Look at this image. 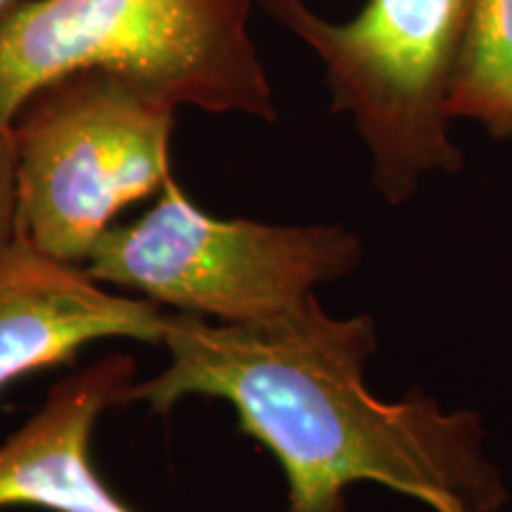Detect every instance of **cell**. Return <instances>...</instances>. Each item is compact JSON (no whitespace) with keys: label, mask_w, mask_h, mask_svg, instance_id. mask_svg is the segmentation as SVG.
I'll list each match as a JSON object with an SVG mask.
<instances>
[{"label":"cell","mask_w":512,"mask_h":512,"mask_svg":"<svg viewBox=\"0 0 512 512\" xmlns=\"http://www.w3.org/2000/svg\"><path fill=\"white\" fill-rule=\"evenodd\" d=\"M169 363L133 382L124 406L169 413L190 396L226 401L245 437L278 460L285 512H349L347 489L380 484L432 512H501L510 501L475 411L446 413L420 387L382 401L366 384L370 313L335 318L313 294L252 325L166 313Z\"/></svg>","instance_id":"cell-1"},{"label":"cell","mask_w":512,"mask_h":512,"mask_svg":"<svg viewBox=\"0 0 512 512\" xmlns=\"http://www.w3.org/2000/svg\"><path fill=\"white\" fill-rule=\"evenodd\" d=\"M254 0H24L0 12V121L43 83L107 69L176 107L278 119Z\"/></svg>","instance_id":"cell-2"},{"label":"cell","mask_w":512,"mask_h":512,"mask_svg":"<svg viewBox=\"0 0 512 512\" xmlns=\"http://www.w3.org/2000/svg\"><path fill=\"white\" fill-rule=\"evenodd\" d=\"M178 107L107 69H76L38 86L12 117L17 238L67 264L131 204L171 181Z\"/></svg>","instance_id":"cell-3"},{"label":"cell","mask_w":512,"mask_h":512,"mask_svg":"<svg viewBox=\"0 0 512 512\" xmlns=\"http://www.w3.org/2000/svg\"><path fill=\"white\" fill-rule=\"evenodd\" d=\"M361 259L354 230L219 219L171 178L145 214L102 235L83 268L164 311L252 325L299 309L318 285L351 275Z\"/></svg>","instance_id":"cell-4"},{"label":"cell","mask_w":512,"mask_h":512,"mask_svg":"<svg viewBox=\"0 0 512 512\" xmlns=\"http://www.w3.org/2000/svg\"><path fill=\"white\" fill-rule=\"evenodd\" d=\"M256 3L323 60L332 112L354 119L384 202H408L427 176L463 169L448 93L467 0H368L347 24L318 17L304 0Z\"/></svg>","instance_id":"cell-5"},{"label":"cell","mask_w":512,"mask_h":512,"mask_svg":"<svg viewBox=\"0 0 512 512\" xmlns=\"http://www.w3.org/2000/svg\"><path fill=\"white\" fill-rule=\"evenodd\" d=\"M166 313L98 283L79 264L12 240L0 247V394L27 375L72 366L102 339L162 347Z\"/></svg>","instance_id":"cell-6"},{"label":"cell","mask_w":512,"mask_h":512,"mask_svg":"<svg viewBox=\"0 0 512 512\" xmlns=\"http://www.w3.org/2000/svg\"><path fill=\"white\" fill-rule=\"evenodd\" d=\"M136 373V358L117 351L50 389L41 408L0 441V510L140 512L93 458L95 427L110 408L124 406Z\"/></svg>","instance_id":"cell-7"},{"label":"cell","mask_w":512,"mask_h":512,"mask_svg":"<svg viewBox=\"0 0 512 512\" xmlns=\"http://www.w3.org/2000/svg\"><path fill=\"white\" fill-rule=\"evenodd\" d=\"M448 117L479 121L491 138L512 140V0H467Z\"/></svg>","instance_id":"cell-8"},{"label":"cell","mask_w":512,"mask_h":512,"mask_svg":"<svg viewBox=\"0 0 512 512\" xmlns=\"http://www.w3.org/2000/svg\"><path fill=\"white\" fill-rule=\"evenodd\" d=\"M17 240V150L12 126L0 121V247Z\"/></svg>","instance_id":"cell-9"},{"label":"cell","mask_w":512,"mask_h":512,"mask_svg":"<svg viewBox=\"0 0 512 512\" xmlns=\"http://www.w3.org/2000/svg\"><path fill=\"white\" fill-rule=\"evenodd\" d=\"M15 3V0H0V12H3L5 8H8V5H12Z\"/></svg>","instance_id":"cell-10"}]
</instances>
